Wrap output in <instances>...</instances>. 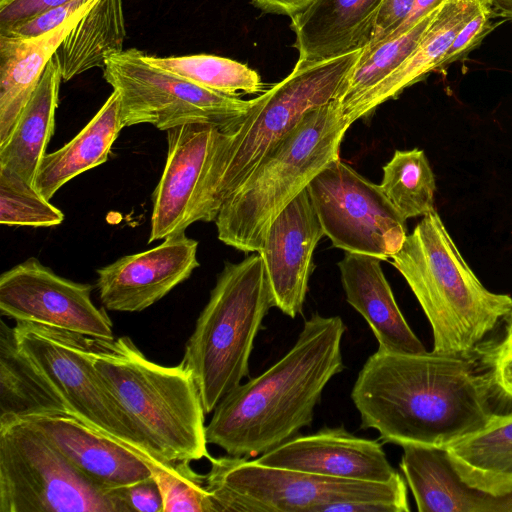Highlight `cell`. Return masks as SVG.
<instances>
[{
	"instance_id": "cell-1",
	"label": "cell",
	"mask_w": 512,
	"mask_h": 512,
	"mask_svg": "<svg viewBox=\"0 0 512 512\" xmlns=\"http://www.w3.org/2000/svg\"><path fill=\"white\" fill-rule=\"evenodd\" d=\"M362 429L384 443L445 449L482 428L496 411L490 372L472 357L396 354L368 357L351 391Z\"/></svg>"
},
{
	"instance_id": "cell-2",
	"label": "cell",
	"mask_w": 512,
	"mask_h": 512,
	"mask_svg": "<svg viewBox=\"0 0 512 512\" xmlns=\"http://www.w3.org/2000/svg\"><path fill=\"white\" fill-rule=\"evenodd\" d=\"M345 330L340 316L312 314L282 358L218 403L206 426L208 444L249 459L311 426L326 385L344 369Z\"/></svg>"
},
{
	"instance_id": "cell-3",
	"label": "cell",
	"mask_w": 512,
	"mask_h": 512,
	"mask_svg": "<svg viewBox=\"0 0 512 512\" xmlns=\"http://www.w3.org/2000/svg\"><path fill=\"white\" fill-rule=\"evenodd\" d=\"M90 355L144 453L163 463L211 456L199 389L181 363L149 360L128 336L90 337Z\"/></svg>"
},
{
	"instance_id": "cell-4",
	"label": "cell",
	"mask_w": 512,
	"mask_h": 512,
	"mask_svg": "<svg viewBox=\"0 0 512 512\" xmlns=\"http://www.w3.org/2000/svg\"><path fill=\"white\" fill-rule=\"evenodd\" d=\"M362 50L314 62L297 60L287 77L253 99L233 131L219 132L197 192L194 223L215 221L223 202L304 114L337 98Z\"/></svg>"
},
{
	"instance_id": "cell-5",
	"label": "cell",
	"mask_w": 512,
	"mask_h": 512,
	"mask_svg": "<svg viewBox=\"0 0 512 512\" xmlns=\"http://www.w3.org/2000/svg\"><path fill=\"white\" fill-rule=\"evenodd\" d=\"M390 261L430 323L433 353L472 357L512 308L510 295L483 286L436 210L423 216Z\"/></svg>"
},
{
	"instance_id": "cell-6",
	"label": "cell",
	"mask_w": 512,
	"mask_h": 512,
	"mask_svg": "<svg viewBox=\"0 0 512 512\" xmlns=\"http://www.w3.org/2000/svg\"><path fill=\"white\" fill-rule=\"evenodd\" d=\"M350 125L336 100L304 114L223 202L215 219L218 239L258 253L278 214L331 162Z\"/></svg>"
},
{
	"instance_id": "cell-7",
	"label": "cell",
	"mask_w": 512,
	"mask_h": 512,
	"mask_svg": "<svg viewBox=\"0 0 512 512\" xmlns=\"http://www.w3.org/2000/svg\"><path fill=\"white\" fill-rule=\"evenodd\" d=\"M272 307L259 253L225 263L180 362L193 375L206 414L249 375L254 340Z\"/></svg>"
},
{
	"instance_id": "cell-8",
	"label": "cell",
	"mask_w": 512,
	"mask_h": 512,
	"mask_svg": "<svg viewBox=\"0 0 512 512\" xmlns=\"http://www.w3.org/2000/svg\"><path fill=\"white\" fill-rule=\"evenodd\" d=\"M205 482L216 512H408L400 473L354 481L272 467L243 457L208 458Z\"/></svg>"
},
{
	"instance_id": "cell-9",
	"label": "cell",
	"mask_w": 512,
	"mask_h": 512,
	"mask_svg": "<svg viewBox=\"0 0 512 512\" xmlns=\"http://www.w3.org/2000/svg\"><path fill=\"white\" fill-rule=\"evenodd\" d=\"M0 512H125L25 419L0 421Z\"/></svg>"
},
{
	"instance_id": "cell-10",
	"label": "cell",
	"mask_w": 512,
	"mask_h": 512,
	"mask_svg": "<svg viewBox=\"0 0 512 512\" xmlns=\"http://www.w3.org/2000/svg\"><path fill=\"white\" fill-rule=\"evenodd\" d=\"M145 52L130 48L111 56L103 78L117 91L123 127L152 124L167 131L203 123L233 131L253 99L218 93L149 64Z\"/></svg>"
},
{
	"instance_id": "cell-11",
	"label": "cell",
	"mask_w": 512,
	"mask_h": 512,
	"mask_svg": "<svg viewBox=\"0 0 512 512\" xmlns=\"http://www.w3.org/2000/svg\"><path fill=\"white\" fill-rule=\"evenodd\" d=\"M13 328L20 352L71 413L143 452L127 417L93 367L89 336L33 322L18 321Z\"/></svg>"
},
{
	"instance_id": "cell-12",
	"label": "cell",
	"mask_w": 512,
	"mask_h": 512,
	"mask_svg": "<svg viewBox=\"0 0 512 512\" xmlns=\"http://www.w3.org/2000/svg\"><path fill=\"white\" fill-rule=\"evenodd\" d=\"M307 190L324 234L334 247L388 261L403 246L406 220L380 185L340 159L320 171Z\"/></svg>"
},
{
	"instance_id": "cell-13",
	"label": "cell",
	"mask_w": 512,
	"mask_h": 512,
	"mask_svg": "<svg viewBox=\"0 0 512 512\" xmlns=\"http://www.w3.org/2000/svg\"><path fill=\"white\" fill-rule=\"evenodd\" d=\"M93 286L54 273L34 257L0 276V313L85 336L114 339L106 309L91 300Z\"/></svg>"
},
{
	"instance_id": "cell-14",
	"label": "cell",
	"mask_w": 512,
	"mask_h": 512,
	"mask_svg": "<svg viewBox=\"0 0 512 512\" xmlns=\"http://www.w3.org/2000/svg\"><path fill=\"white\" fill-rule=\"evenodd\" d=\"M198 242L185 232L164 239L160 245L96 270V287L107 310L140 312L187 280L200 265Z\"/></svg>"
},
{
	"instance_id": "cell-15",
	"label": "cell",
	"mask_w": 512,
	"mask_h": 512,
	"mask_svg": "<svg viewBox=\"0 0 512 512\" xmlns=\"http://www.w3.org/2000/svg\"><path fill=\"white\" fill-rule=\"evenodd\" d=\"M324 235L306 188L278 214L258 252L275 307L291 318L302 311L313 269V253Z\"/></svg>"
},
{
	"instance_id": "cell-16",
	"label": "cell",
	"mask_w": 512,
	"mask_h": 512,
	"mask_svg": "<svg viewBox=\"0 0 512 512\" xmlns=\"http://www.w3.org/2000/svg\"><path fill=\"white\" fill-rule=\"evenodd\" d=\"M255 460L267 466L354 481L387 482L399 474L378 440L358 437L343 426L297 435Z\"/></svg>"
},
{
	"instance_id": "cell-17",
	"label": "cell",
	"mask_w": 512,
	"mask_h": 512,
	"mask_svg": "<svg viewBox=\"0 0 512 512\" xmlns=\"http://www.w3.org/2000/svg\"><path fill=\"white\" fill-rule=\"evenodd\" d=\"M222 131L210 124L192 123L167 130L168 151L162 176L152 194L148 243L185 232L207 160Z\"/></svg>"
},
{
	"instance_id": "cell-18",
	"label": "cell",
	"mask_w": 512,
	"mask_h": 512,
	"mask_svg": "<svg viewBox=\"0 0 512 512\" xmlns=\"http://www.w3.org/2000/svg\"><path fill=\"white\" fill-rule=\"evenodd\" d=\"M20 419L40 429L75 469L102 490L111 491L152 477L143 460L149 455L95 429L69 411Z\"/></svg>"
},
{
	"instance_id": "cell-19",
	"label": "cell",
	"mask_w": 512,
	"mask_h": 512,
	"mask_svg": "<svg viewBox=\"0 0 512 512\" xmlns=\"http://www.w3.org/2000/svg\"><path fill=\"white\" fill-rule=\"evenodd\" d=\"M338 267L346 300L368 323L378 350L396 354L427 352L402 314L379 258L345 252Z\"/></svg>"
},
{
	"instance_id": "cell-20",
	"label": "cell",
	"mask_w": 512,
	"mask_h": 512,
	"mask_svg": "<svg viewBox=\"0 0 512 512\" xmlns=\"http://www.w3.org/2000/svg\"><path fill=\"white\" fill-rule=\"evenodd\" d=\"M382 1L315 0L290 17L298 61H320L365 48Z\"/></svg>"
},
{
	"instance_id": "cell-21",
	"label": "cell",
	"mask_w": 512,
	"mask_h": 512,
	"mask_svg": "<svg viewBox=\"0 0 512 512\" xmlns=\"http://www.w3.org/2000/svg\"><path fill=\"white\" fill-rule=\"evenodd\" d=\"M402 448L399 466L419 512H512V492L495 496L468 486L444 449Z\"/></svg>"
},
{
	"instance_id": "cell-22",
	"label": "cell",
	"mask_w": 512,
	"mask_h": 512,
	"mask_svg": "<svg viewBox=\"0 0 512 512\" xmlns=\"http://www.w3.org/2000/svg\"><path fill=\"white\" fill-rule=\"evenodd\" d=\"M488 0H446L436 11L411 55L385 80L358 98L341 115L351 124L439 70L459 30Z\"/></svg>"
},
{
	"instance_id": "cell-23",
	"label": "cell",
	"mask_w": 512,
	"mask_h": 512,
	"mask_svg": "<svg viewBox=\"0 0 512 512\" xmlns=\"http://www.w3.org/2000/svg\"><path fill=\"white\" fill-rule=\"evenodd\" d=\"M90 4L36 38L0 35V146H3L58 46Z\"/></svg>"
},
{
	"instance_id": "cell-24",
	"label": "cell",
	"mask_w": 512,
	"mask_h": 512,
	"mask_svg": "<svg viewBox=\"0 0 512 512\" xmlns=\"http://www.w3.org/2000/svg\"><path fill=\"white\" fill-rule=\"evenodd\" d=\"M444 450L468 486L495 496L512 492V409L494 413L482 428Z\"/></svg>"
},
{
	"instance_id": "cell-25",
	"label": "cell",
	"mask_w": 512,
	"mask_h": 512,
	"mask_svg": "<svg viewBox=\"0 0 512 512\" xmlns=\"http://www.w3.org/2000/svg\"><path fill=\"white\" fill-rule=\"evenodd\" d=\"M122 128L119 94L113 90L99 111L72 140L44 155L34 179L35 188L50 200L68 181L105 163Z\"/></svg>"
},
{
	"instance_id": "cell-26",
	"label": "cell",
	"mask_w": 512,
	"mask_h": 512,
	"mask_svg": "<svg viewBox=\"0 0 512 512\" xmlns=\"http://www.w3.org/2000/svg\"><path fill=\"white\" fill-rule=\"evenodd\" d=\"M61 81L58 63L52 56L12 134L0 146V168L16 173L33 185L39 164L54 133Z\"/></svg>"
},
{
	"instance_id": "cell-27",
	"label": "cell",
	"mask_w": 512,
	"mask_h": 512,
	"mask_svg": "<svg viewBox=\"0 0 512 512\" xmlns=\"http://www.w3.org/2000/svg\"><path fill=\"white\" fill-rule=\"evenodd\" d=\"M126 25L123 0H94L64 37L54 57L67 82L123 51Z\"/></svg>"
},
{
	"instance_id": "cell-28",
	"label": "cell",
	"mask_w": 512,
	"mask_h": 512,
	"mask_svg": "<svg viewBox=\"0 0 512 512\" xmlns=\"http://www.w3.org/2000/svg\"><path fill=\"white\" fill-rule=\"evenodd\" d=\"M69 408L20 352L14 328L0 324V421Z\"/></svg>"
},
{
	"instance_id": "cell-29",
	"label": "cell",
	"mask_w": 512,
	"mask_h": 512,
	"mask_svg": "<svg viewBox=\"0 0 512 512\" xmlns=\"http://www.w3.org/2000/svg\"><path fill=\"white\" fill-rule=\"evenodd\" d=\"M152 66L228 96L264 92L260 75L238 61L210 54L158 57L144 54Z\"/></svg>"
},
{
	"instance_id": "cell-30",
	"label": "cell",
	"mask_w": 512,
	"mask_h": 512,
	"mask_svg": "<svg viewBox=\"0 0 512 512\" xmlns=\"http://www.w3.org/2000/svg\"><path fill=\"white\" fill-rule=\"evenodd\" d=\"M437 9L405 33L363 48L335 99L341 114L391 75L414 51Z\"/></svg>"
},
{
	"instance_id": "cell-31",
	"label": "cell",
	"mask_w": 512,
	"mask_h": 512,
	"mask_svg": "<svg viewBox=\"0 0 512 512\" xmlns=\"http://www.w3.org/2000/svg\"><path fill=\"white\" fill-rule=\"evenodd\" d=\"M380 186L405 220L435 210L434 173L425 152L419 148L396 150L383 167Z\"/></svg>"
},
{
	"instance_id": "cell-32",
	"label": "cell",
	"mask_w": 512,
	"mask_h": 512,
	"mask_svg": "<svg viewBox=\"0 0 512 512\" xmlns=\"http://www.w3.org/2000/svg\"><path fill=\"white\" fill-rule=\"evenodd\" d=\"M163 501V512H216L205 475L196 473L190 461L163 463L151 456L143 458Z\"/></svg>"
},
{
	"instance_id": "cell-33",
	"label": "cell",
	"mask_w": 512,
	"mask_h": 512,
	"mask_svg": "<svg viewBox=\"0 0 512 512\" xmlns=\"http://www.w3.org/2000/svg\"><path fill=\"white\" fill-rule=\"evenodd\" d=\"M64 220L33 184L0 168V223L8 226L52 227Z\"/></svg>"
},
{
	"instance_id": "cell-34",
	"label": "cell",
	"mask_w": 512,
	"mask_h": 512,
	"mask_svg": "<svg viewBox=\"0 0 512 512\" xmlns=\"http://www.w3.org/2000/svg\"><path fill=\"white\" fill-rule=\"evenodd\" d=\"M498 17L489 1L459 30L445 54L440 69L463 60L475 49L497 25L493 19Z\"/></svg>"
},
{
	"instance_id": "cell-35",
	"label": "cell",
	"mask_w": 512,
	"mask_h": 512,
	"mask_svg": "<svg viewBox=\"0 0 512 512\" xmlns=\"http://www.w3.org/2000/svg\"><path fill=\"white\" fill-rule=\"evenodd\" d=\"M93 1L94 0H74L67 4L48 9L0 33V35L19 39H31L42 36L61 26Z\"/></svg>"
},
{
	"instance_id": "cell-36",
	"label": "cell",
	"mask_w": 512,
	"mask_h": 512,
	"mask_svg": "<svg viewBox=\"0 0 512 512\" xmlns=\"http://www.w3.org/2000/svg\"><path fill=\"white\" fill-rule=\"evenodd\" d=\"M114 491L125 512H163L162 496L153 477Z\"/></svg>"
},
{
	"instance_id": "cell-37",
	"label": "cell",
	"mask_w": 512,
	"mask_h": 512,
	"mask_svg": "<svg viewBox=\"0 0 512 512\" xmlns=\"http://www.w3.org/2000/svg\"><path fill=\"white\" fill-rule=\"evenodd\" d=\"M71 1L74 0H0V33Z\"/></svg>"
},
{
	"instance_id": "cell-38",
	"label": "cell",
	"mask_w": 512,
	"mask_h": 512,
	"mask_svg": "<svg viewBox=\"0 0 512 512\" xmlns=\"http://www.w3.org/2000/svg\"><path fill=\"white\" fill-rule=\"evenodd\" d=\"M415 0H383L377 15L371 41L372 47L394 32L408 17Z\"/></svg>"
},
{
	"instance_id": "cell-39",
	"label": "cell",
	"mask_w": 512,
	"mask_h": 512,
	"mask_svg": "<svg viewBox=\"0 0 512 512\" xmlns=\"http://www.w3.org/2000/svg\"><path fill=\"white\" fill-rule=\"evenodd\" d=\"M483 361L490 368L497 398L510 402L512 409V350H498L492 347L484 351Z\"/></svg>"
},
{
	"instance_id": "cell-40",
	"label": "cell",
	"mask_w": 512,
	"mask_h": 512,
	"mask_svg": "<svg viewBox=\"0 0 512 512\" xmlns=\"http://www.w3.org/2000/svg\"><path fill=\"white\" fill-rule=\"evenodd\" d=\"M260 10L292 17L310 6L315 0H250Z\"/></svg>"
},
{
	"instance_id": "cell-41",
	"label": "cell",
	"mask_w": 512,
	"mask_h": 512,
	"mask_svg": "<svg viewBox=\"0 0 512 512\" xmlns=\"http://www.w3.org/2000/svg\"><path fill=\"white\" fill-rule=\"evenodd\" d=\"M445 1L446 0H415L412 10L406 20L384 40L391 39L397 35L405 33L423 18L438 9Z\"/></svg>"
},
{
	"instance_id": "cell-42",
	"label": "cell",
	"mask_w": 512,
	"mask_h": 512,
	"mask_svg": "<svg viewBox=\"0 0 512 512\" xmlns=\"http://www.w3.org/2000/svg\"><path fill=\"white\" fill-rule=\"evenodd\" d=\"M503 320H505V336L494 348L498 350H512V308L504 316Z\"/></svg>"
},
{
	"instance_id": "cell-43",
	"label": "cell",
	"mask_w": 512,
	"mask_h": 512,
	"mask_svg": "<svg viewBox=\"0 0 512 512\" xmlns=\"http://www.w3.org/2000/svg\"><path fill=\"white\" fill-rule=\"evenodd\" d=\"M496 14L506 20H512V0H488Z\"/></svg>"
}]
</instances>
